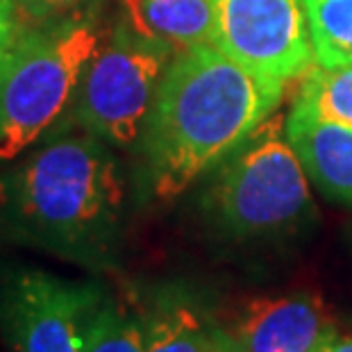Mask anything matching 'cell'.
I'll return each mask as SVG.
<instances>
[{
    "mask_svg": "<svg viewBox=\"0 0 352 352\" xmlns=\"http://www.w3.org/2000/svg\"><path fill=\"white\" fill-rule=\"evenodd\" d=\"M125 216L116 148L80 127L52 134L0 175V234L85 271L118 266Z\"/></svg>",
    "mask_w": 352,
    "mask_h": 352,
    "instance_id": "6da1fadb",
    "label": "cell"
},
{
    "mask_svg": "<svg viewBox=\"0 0 352 352\" xmlns=\"http://www.w3.org/2000/svg\"><path fill=\"white\" fill-rule=\"evenodd\" d=\"M284 89L214 43L175 52L139 144L155 198L175 200L212 173L280 109Z\"/></svg>",
    "mask_w": 352,
    "mask_h": 352,
    "instance_id": "7a4b0ae2",
    "label": "cell"
},
{
    "mask_svg": "<svg viewBox=\"0 0 352 352\" xmlns=\"http://www.w3.org/2000/svg\"><path fill=\"white\" fill-rule=\"evenodd\" d=\"M284 125L287 114L277 109L198 182L202 230L221 250L239 257L284 252L316 230L309 175Z\"/></svg>",
    "mask_w": 352,
    "mask_h": 352,
    "instance_id": "3957f363",
    "label": "cell"
},
{
    "mask_svg": "<svg viewBox=\"0 0 352 352\" xmlns=\"http://www.w3.org/2000/svg\"><path fill=\"white\" fill-rule=\"evenodd\" d=\"M104 28V0L62 16L21 21L0 82V162L30 151L71 109Z\"/></svg>",
    "mask_w": 352,
    "mask_h": 352,
    "instance_id": "277c9868",
    "label": "cell"
},
{
    "mask_svg": "<svg viewBox=\"0 0 352 352\" xmlns=\"http://www.w3.org/2000/svg\"><path fill=\"white\" fill-rule=\"evenodd\" d=\"M175 50L141 34L123 14L109 21L71 104L76 127L116 151L141 144L157 89Z\"/></svg>",
    "mask_w": 352,
    "mask_h": 352,
    "instance_id": "5b68a950",
    "label": "cell"
},
{
    "mask_svg": "<svg viewBox=\"0 0 352 352\" xmlns=\"http://www.w3.org/2000/svg\"><path fill=\"white\" fill-rule=\"evenodd\" d=\"M102 284L32 266L0 271V339L10 352H85Z\"/></svg>",
    "mask_w": 352,
    "mask_h": 352,
    "instance_id": "8992f818",
    "label": "cell"
},
{
    "mask_svg": "<svg viewBox=\"0 0 352 352\" xmlns=\"http://www.w3.org/2000/svg\"><path fill=\"white\" fill-rule=\"evenodd\" d=\"M212 43L261 78L291 85L314 66L305 0H209Z\"/></svg>",
    "mask_w": 352,
    "mask_h": 352,
    "instance_id": "52a82bcc",
    "label": "cell"
},
{
    "mask_svg": "<svg viewBox=\"0 0 352 352\" xmlns=\"http://www.w3.org/2000/svg\"><path fill=\"white\" fill-rule=\"evenodd\" d=\"M219 327L236 352H318L336 329L314 291L248 298Z\"/></svg>",
    "mask_w": 352,
    "mask_h": 352,
    "instance_id": "ba28073f",
    "label": "cell"
},
{
    "mask_svg": "<svg viewBox=\"0 0 352 352\" xmlns=\"http://www.w3.org/2000/svg\"><path fill=\"white\" fill-rule=\"evenodd\" d=\"M284 127L311 186L334 205L352 207V127L296 109L287 114Z\"/></svg>",
    "mask_w": 352,
    "mask_h": 352,
    "instance_id": "9c48e42d",
    "label": "cell"
},
{
    "mask_svg": "<svg viewBox=\"0 0 352 352\" xmlns=\"http://www.w3.org/2000/svg\"><path fill=\"white\" fill-rule=\"evenodd\" d=\"M141 314L146 352H214L219 323L184 291H160Z\"/></svg>",
    "mask_w": 352,
    "mask_h": 352,
    "instance_id": "30bf717a",
    "label": "cell"
},
{
    "mask_svg": "<svg viewBox=\"0 0 352 352\" xmlns=\"http://www.w3.org/2000/svg\"><path fill=\"white\" fill-rule=\"evenodd\" d=\"M121 14L141 34L166 43L175 52L212 43L209 0H118Z\"/></svg>",
    "mask_w": 352,
    "mask_h": 352,
    "instance_id": "8fae6325",
    "label": "cell"
},
{
    "mask_svg": "<svg viewBox=\"0 0 352 352\" xmlns=\"http://www.w3.org/2000/svg\"><path fill=\"white\" fill-rule=\"evenodd\" d=\"M291 109L352 127V66L314 64L300 78Z\"/></svg>",
    "mask_w": 352,
    "mask_h": 352,
    "instance_id": "7c38bea8",
    "label": "cell"
},
{
    "mask_svg": "<svg viewBox=\"0 0 352 352\" xmlns=\"http://www.w3.org/2000/svg\"><path fill=\"white\" fill-rule=\"evenodd\" d=\"M85 352H146L141 307L104 291L89 320Z\"/></svg>",
    "mask_w": 352,
    "mask_h": 352,
    "instance_id": "4fadbf2b",
    "label": "cell"
},
{
    "mask_svg": "<svg viewBox=\"0 0 352 352\" xmlns=\"http://www.w3.org/2000/svg\"><path fill=\"white\" fill-rule=\"evenodd\" d=\"M314 64L352 66V0H305Z\"/></svg>",
    "mask_w": 352,
    "mask_h": 352,
    "instance_id": "5bb4252c",
    "label": "cell"
},
{
    "mask_svg": "<svg viewBox=\"0 0 352 352\" xmlns=\"http://www.w3.org/2000/svg\"><path fill=\"white\" fill-rule=\"evenodd\" d=\"M91 0H14L23 21H43L52 16H62Z\"/></svg>",
    "mask_w": 352,
    "mask_h": 352,
    "instance_id": "9a60e30c",
    "label": "cell"
},
{
    "mask_svg": "<svg viewBox=\"0 0 352 352\" xmlns=\"http://www.w3.org/2000/svg\"><path fill=\"white\" fill-rule=\"evenodd\" d=\"M21 14L14 5V0H0V82H3L7 59L16 41L19 28H21Z\"/></svg>",
    "mask_w": 352,
    "mask_h": 352,
    "instance_id": "2e32d148",
    "label": "cell"
},
{
    "mask_svg": "<svg viewBox=\"0 0 352 352\" xmlns=\"http://www.w3.org/2000/svg\"><path fill=\"white\" fill-rule=\"evenodd\" d=\"M318 352H352V334L334 329L323 341V346H320Z\"/></svg>",
    "mask_w": 352,
    "mask_h": 352,
    "instance_id": "e0dca14e",
    "label": "cell"
},
{
    "mask_svg": "<svg viewBox=\"0 0 352 352\" xmlns=\"http://www.w3.org/2000/svg\"><path fill=\"white\" fill-rule=\"evenodd\" d=\"M214 352H236L234 348L230 346V341L223 336L221 327H219V339H216V346H214Z\"/></svg>",
    "mask_w": 352,
    "mask_h": 352,
    "instance_id": "ac0fdd59",
    "label": "cell"
},
{
    "mask_svg": "<svg viewBox=\"0 0 352 352\" xmlns=\"http://www.w3.org/2000/svg\"><path fill=\"white\" fill-rule=\"evenodd\" d=\"M348 241H350V245H352V226L348 228Z\"/></svg>",
    "mask_w": 352,
    "mask_h": 352,
    "instance_id": "d6986e66",
    "label": "cell"
}]
</instances>
